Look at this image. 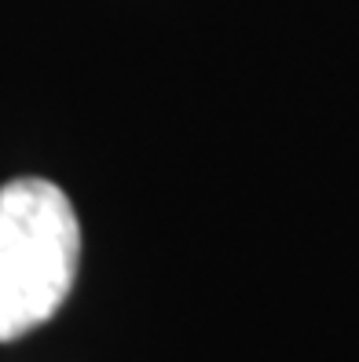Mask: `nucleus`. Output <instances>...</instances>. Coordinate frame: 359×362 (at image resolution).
Listing matches in <instances>:
<instances>
[{
  "label": "nucleus",
  "instance_id": "obj_1",
  "mask_svg": "<svg viewBox=\"0 0 359 362\" xmlns=\"http://www.w3.org/2000/svg\"><path fill=\"white\" fill-rule=\"evenodd\" d=\"M81 264V223L70 198L23 176L0 187V344L45 326L67 304Z\"/></svg>",
  "mask_w": 359,
  "mask_h": 362
}]
</instances>
